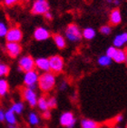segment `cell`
Returning a JSON list of instances; mask_svg holds the SVG:
<instances>
[{"label":"cell","instance_id":"obj_1","mask_svg":"<svg viewBox=\"0 0 127 128\" xmlns=\"http://www.w3.org/2000/svg\"><path fill=\"white\" fill-rule=\"evenodd\" d=\"M56 76L54 73L52 72H44L42 74L39 76V79H38V87L42 92L44 93H48L51 90L54 89L56 86Z\"/></svg>","mask_w":127,"mask_h":128},{"label":"cell","instance_id":"obj_2","mask_svg":"<svg viewBox=\"0 0 127 128\" xmlns=\"http://www.w3.org/2000/svg\"><path fill=\"white\" fill-rule=\"evenodd\" d=\"M21 96H22L23 100L24 102H26L31 107L36 106L38 96H37L36 89L24 86V87L22 88V90H21Z\"/></svg>","mask_w":127,"mask_h":128},{"label":"cell","instance_id":"obj_3","mask_svg":"<svg viewBox=\"0 0 127 128\" xmlns=\"http://www.w3.org/2000/svg\"><path fill=\"white\" fill-rule=\"evenodd\" d=\"M66 37L70 41V42H79L82 39V32L78 26L76 24H70L67 26L66 31H64Z\"/></svg>","mask_w":127,"mask_h":128},{"label":"cell","instance_id":"obj_4","mask_svg":"<svg viewBox=\"0 0 127 128\" xmlns=\"http://www.w3.org/2000/svg\"><path fill=\"white\" fill-rule=\"evenodd\" d=\"M39 76L40 74H38V72L36 69L31 70V71L26 72L24 74V78H23L24 84L26 86H27V87H30V88L36 89Z\"/></svg>","mask_w":127,"mask_h":128},{"label":"cell","instance_id":"obj_5","mask_svg":"<svg viewBox=\"0 0 127 128\" xmlns=\"http://www.w3.org/2000/svg\"><path fill=\"white\" fill-rule=\"evenodd\" d=\"M48 60L50 71H52V73L59 74L63 71L64 66V61L61 56H58V54L52 56L50 58H48Z\"/></svg>","mask_w":127,"mask_h":128},{"label":"cell","instance_id":"obj_6","mask_svg":"<svg viewBox=\"0 0 127 128\" xmlns=\"http://www.w3.org/2000/svg\"><path fill=\"white\" fill-rule=\"evenodd\" d=\"M50 9V6L47 0H34L32 5L31 12L34 15H43L47 13Z\"/></svg>","mask_w":127,"mask_h":128},{"label":"cell","instance_id":"obj_7","mask_svg":"<svg viewBox=\"0 0 127 128\" xmlns=\"http://www.w3.org/2000/svg\"><path fill=\"white\" fill-rule=\"evenodd\" d=\"M34 59L31 56H23L18 60V70L20 72H28L34 70Z\"/></svg>","mask_w":127,"mask_h":128},{"label":"cell","instance_id":"obj_8","mask_svg":"<svg viewBox=\"0 0 127 128\" xmlns=\"http://www.w3.org/2000/svg\"><path fill=\"white\" fill-rule=\"evenodd\" d=\"M6 42L19 43L23 39V32L18 26H12L8 28V31L6 34Z\"/></svg>","mask_w":127,"mask_h":128},{"label":"cell","instance_id":"obj_9","mask_svg":"<svg viewBox=\"0 0 127 128\" xmlns=\"http://www.w3.org/2000/svg\"><path fill=\"white\" fill-rule=\"evenodd\" d=\"M59 122L61 126L66 128H73L76 123V119L72 112H64L61 114Z\"/></svg>","mask_w":127,"mask_h":128},{"label":"cell","instance_id":"obj_10","mask_svg":"<svg viewBox=\"0 0 127 128\" xmlns=\"http://www.w3.org/2000/svg\"><path fill=\"white\" fill-rule=\"evenodd\" d=\"M6 51L8 54L12 58L19 56V54L22 52V46L19 43H12L8 42L6 44Z\"/></svg>","mask_w":127,"mask_h":128},{"label":"cell","instance_id":"obj_11","mask_svg":"<svg viewBox=\"0 0 127 128\" xmlns=\"http://www.w3.org/2000/svg\"><path fill=\"white\" fill-rule=\"evenodd\" d=\"M34 38L36 41H39V42H42V41H46L51 36V34L49 32V30L46 29V27L43 26H39L36 27L34 31Z\"/></svg>","mask_w":127,"mask_h":128},{"label":"cell","instance_id":"obj_12","mask_svg":"<svg viewBox=\"0 0 127 128\" xmlns=\"http://www.w3.org/2000/svg\"><path fill=\"white\" fill-rule=\"evenodd\" d=\"M34 66L40 71L49 72L50 71V67H49V60L48 58L46 57H39L37 59L34 60Z\"/></svg>","mask_w":127,"mask_h":128},{"label":"cell","instance_id":"obj_13","mask_svg":"<svg viewBox=\"0 0 127 128\" xmlns=\"http://www.w3.org/2000/svg\"><path fill=\"white\" fill-rule=\"evenodd\" d=\"M127 43V32L117 34L114 39V46L116 48H121Z\"/></svg>","mask_w":127,"mask_h":128},{"label":"cell","instance_id":"obj_14","mask_svg":"<svg viewBox=\"0 0 127 128\" xmlns=\"http://www.w3.org/2000/svg\"><path fill=\"white\" fill-rule=\"evenodd\" d=\"M5 121L9 126H16L17 124L16 114L10 108L8 110H6V111H5Z\"/></svg>","mask_w":127,"mask_h":128},{"label":"cell","instance_id":"obj_15","mask_svg":"<svg viewBox=\"0 0 127 128\" xmlns=\"http://www.w3.org/2000/svg\"><path fill=\"white\" fill-rule=\"evenodd\" d=\"M126 56L127 52L125 50L121 49V48H116L112 60H114V62H116V63H124L126 59Z\"/></svg>","mask_w":127,"mask_h":128},{"label":"cell","instance_id":"obj_16","mask_svg":"<svg viewBox=\"0 0 127 128\" xmlns=\"http://www.w3.org/2000/svg\"><path fill=\"white\" fill-rule=\"evenodd\" d=\"M122 22V16L119 9H114L110 14V23L112 26L119 25Z\"/></svg>","mask_w":127,"mask_h":128},{"label":"cell","instance_id":"obj_17","mask_svg":"<svg viewBox=\"0 0 127 128\" xmlns=\"http://www.w3.org/2000/svg\"><path fill=\"white\" fill-rule=\"evenodd\" d=\"M53 40H54V44L59 49H64L66 46V38L60 34H54L53 36Z\"/></svg>","mask_w":127,"mask_h":128},{"label":"cell","instance_id":"obj_18","mask_svg":"<svg viewBox=\"0 0 127 128\" xmlns=\"http://www.w3.org/2000/svg\"><path fill=\"white\" fill-rule=\"evenodd\" d=\"M36 106L42 113L47 111V110H50L48 107V104H47V98L46 96H40V97H38Z\"/></svg>","mask_w":127,"mask_h":128},{"label":"cell","instance_id":"obj_19","mask_svg":"<svg viewBox=\"0 0 127 128\" xmlns=\"http://www.w3.org/2000/svg\"><path fill=\"white\" fill-rule=\"evenodd\" d=\"M27 122L31 126H36L40 124L39 116L36 112H30L27 116Z\"/></svg>","mask_w":127,"mask_h":128},{"label":"cell","instance_id":"obj_20","mask_svg":"<svg viewBox=\"0 0 127 128\" xmlns=\"http://www.w3.org/2000/svg\"><path fill=\"white\" fill-rule=\"evenodd\" d=\"M9 108L11 109L16 114H21L24 109V104L23 101L14 102V103L12 104V106H10Z\"/></svg>","mask_w":127,"mask_h":128},{"label":"cell","instance_id":"obj_21","mask_svg":"<svg viewBox=\"0 0 127 128\" xmlns=\"http://www.w3.org/2000/svg\"><path fill=\"white\" fill-rule=\"evenodd\" d=\"M9 91V84L6 79L0 77V96H6Z\"/></svg>","mask_w":127,"mask_h":128},{"label":"cell","instance_id":"obj_22","mask_svg":"<svg viewBox=\"0 0 127 128\" xmlns=\"http://www.w3.org/2000/svg\"><path fill=\"white\" fill-rule=\"evenodd\" d=\"M95 30L92 27H87V28H84L82 32V36L84 38H86V40H92L93 38L95 37Z\"/></svg>","mask_w":127,"mask_h":128},{"label":"cell","instance_id":"obj_23","mask_svg":"<svg viewBox=\"0 0 127 128\" xmlns=\"http://www.w3.org/2000/svg\"><path fill=\"white\" fill-rule=\"evenodd\" d=\"M82 128H98V124L96 122L91 119H83L81 121Z\"/></svg>","mask_w":127,"mask_h":128},{"label":"cell","instance_id":"obj_24","mask_svg":"<svg viewBox=\"0 0 127 128\" xmlns=\"http://www.w3.org/2000/svg\"><path fill=\"white\" fill-rule=\"evenodd\" d=\"M112 63V58H110L109 56H107L106 54L105 56H102L98 59V64L102 66H110Z\"/></svg>","mask_w":127,"mask_h":128},{"label":"cell","instance_id":"obj_25","mask_svg":"<svg viewBox=\"0 0 127 128\" xmlns=\"http://www.w3.org/2000/svg\"><path fill=\"white\" fill-rule=\"evenodd\" d=\"M10 68L8 64L0 63V77H4L9 74Z\"/></svg>","mask_w":127,"mask_h":128},{"label":"cell","instance_id":"obj_26","mask_svg":"<svg viewBox=\"0 0 127 128\" xmlns=\"http://www.w3.org/2000/svg\"><path fill=\"white\" fill-rule=\"evenodd\" d=\"M8 28L9 27L8 26V25L5 22L0 21V37L6 36V33L8 31Z\"/></svg>","mask_w":127,"mask_h":128},{"label":"cell","instance_id":"obj_27","mask_svg":"<svg viewBox=\"0 0 127 128\" xmlns=\"http://www.w3.org/2000/svg\"><path fill=\"white\" fill-rule=\"evenodd\" d=\"M47 104H48L49 109H54V108H56V106H57V100H56V97L51 96V97L47 98Z\"/></svg>","mask_w":127,"mask_h":128},{"label":"cell","instance_id":"obj_28","mask_svg":"<svg viewBox=\"0 0 127 128\" xmlns=\"http://www.w3.org/2000/svg\"><path fill=\"white\" fill-rule=\"evenodd\" d=\"M18 2H19V0H3L4 5L8 8H12V6L16 5Z\"/></svg>","mask_w":127,"mask_h":128},{"label":"cell","instance_id":"obj_29","mask_svg":"<svg viewBox=\"0 0 127 128\" xmlns=\"http://www.w3.org/2000/svg\"><path fill=\"white\" fill-rule=\"evenodd\" d=\"M111 31H112V29H111V27L108 26H104L101 27V29H100V32L103 34H106V36L110 34Z\"/></svg>","mask_w":127,"mask_h":128},{"label":"cell","instance_id":"obj_30","mask_svg":"<svg viewBox=\"0 0 127 128\" xmlns=\"http://www.w3.org/2000/svg\"><path fill=\"white\" fill-rule=\"evenodd\" d=\"M115 50H116V47L110 46L106 50V56H109L110 58H112V56H114V53H115Z\"/></svg>","mask_w":127,"mask_h":128},{"label":"cell","instance_id":"obj_31","mask_svg":"<svg viewBox=\"0 0 127 128\" xmlns=\"http://www.w3.org/2000/svg\"><path fill=\"white\" fill-rule=\"evenodd\" d=\"M67 88V83L66 81H62L61 84H59V89L61 90V91H64V90H66Z\"/></svg>","mask_w":127,"mask_h":128},{"label":"cell","instance_id":"obj_32","mask_svg":"<svg viewBox=\"0 0 127 128\" xmlns=\"http://www.w3.org/2000/svg\"><path fill=\"white\" fill-rule=\"evenodd\" d=\"M43 117H44V119H49L50 118V116H51V113H50V110H47V111L46 112H43Z\"/></svg>","mask_w":127,"mask_h":128},{"label":"cell","instance_id":"obj_33","mask_svg":"<svg viewBox=\"0 0 127 128\" xmlns=\"http://www.w3.org/2000/svg\"><path fill=\"white\" fill-rule=\"evenodd\" d=\"M44 18H46V20H48V21H50V20L53 19V15L50 13V11H48L47 13H46V14L44 15Z\"/></svg>","mask_w":127,"mask_h":128},{"label":"cell","instance_id":"obj_34","mask_svg":"<svg viewBox=\"0 0 127 128\" xmlns=\"http://www.w3.org/2000/svg\"><path fill=\"white\" fill-rule=\"evenodd\" d=\"M5 121V111L0 108V123Z\"/></svg>","mask_w":127,"mask_h":128},{"label":"cell","instance_id":"obj_35","mask_svg":"<svg viewBox=\"0 0 127 128\" xmlns=\"http://www.w3.org/2000/svg\"><path fill=\"white\" fill-rule=\"evenodd\" d=\"M122 120H124V117H122V114H118V116L115 117V122H116V123H121Z\"/></svg>","mask_w":127,"mask_h":128},{"label":"cell","instance_id":"obj_36","mask_svg":"<svg viewBox=\"0 0 127 128\" xmlns=\"http://www.w3.org/2000/svg\"><path fill=\"white\" fill-rule=\"evenodd\" d=\"M112 3H114L115 6H119L120 5V0H114Z\"/></svg>","mask_w":127,"mask_h":128},{"label":"cell","instance_id":"obj_37","mask_svg":"<svg viewBox=\"0 0 127 128\" xmlns=\"http://www.w3.org/2000/svg\"><path fill=\"white\" fill-rule=\"evenodd\" d=\"M8 128H18L16 126H9V127Z\"/></svg>","mask_w":127,"mask_h":128},{"label":"cell","instance_id":"obj_38","mask_svg":"<svg viewBox=\"0 0 127 128\" xmlns=\"http://www.w3.org/2000/svg\"><path fill=\"white\" fill-rule=\"evenodd\" d=\"M22 1H24V2H29L30 0H22Z\"/></svg>","mask_w":127,"mask_h":128},{"label":"cell","instance_id":"obj_39","mask_svg":"<svg viewBox=\"0 0 127 128\" xmlns=\"http://www.w3.org/2000/svg\"><path fill=\"white\" fill-rule=\"evenodd\" d=\"M124 62L126 63V64H127V56H126V59H125V61H124Z\"/></svg>","mask_w":127,"mask_h":128},{"label":"cell","instance_id":"obj_40","mask_svg":"<svg viewBox=\"0 0 127 128\" xmlns=\"http://www.w3.org/2000/svg\"><path fill=\"white\" fill-rule=\"evenodd\" d=\"M116 128H121V127H119V126H117V127H116Z\"/></svg>","mask_w":127,"mask_h":128},{"label":"cell","instance_id":"obj_41","mask_svg":"<svg viewBox=\"0 0 127 128\" xmlns=\"http://www.w3.org/2000/svg\"><path fill=\"white\" fill-rule=\"evenodd\" d=\"M126 128H127V124H126Z\"/></svg>","mask_w":127,"mask_h":128}]
</instances>
